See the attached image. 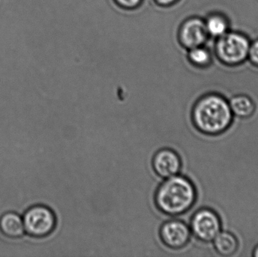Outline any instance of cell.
Returning <instances> with one entry per match:
<instances>
[{
	"label": "cell",
	"mask_w": 258,
	"mask_h": 257,
	"mask_svg": "<svg viewBox=\"0 0 258 257\" xmlns=\"http://www.w3.org/2000/svg\"><path fill=\"white\" fill-rule=\"evenodd\" d=\"M233 117L229 101L216 92L202 96L191 111V120L196 129L208 136L225 133L231 127Z\"/></svg>",
	"instance_id": "6da1fadb"
},
{
	"label": "cell",
	"mask_w": 258,
	"mask_h": 257,
	"mask_svg": "<svg viewBox=\"0 0 258 257\" xmlns=\"http://www.w3.org/2000/svg\"><path fill=\"white\" fill-rule=\"evenodd\" d=\"M197 199V190L192 181L179 174L164 179L154 194L156 208L170 217L186 214L194 206Z\"/></svg>",
	"instance_id": "7a4b0ae2"
},
{
	"label": "cell",
	"mask_w": 258,
	"mask_h": 257,
	"mask_svg": "<svg viewBox=\"0 0 258 257\" xmlns=\"http://www.w3.org/2000/svg\"><path fill=\"white\" fill-rule=\"evenodd\" d=\"M251 39L240 32L230 30L213 42L214 51L220 61L229 66L240 64L248 58Z\"/></svg>",
	"instance_id": "3957f363"
},
{
	"label": "cell",
	"mask_w": 258,
	"mask_h": 257,
	"mask_svg": "<svg viewBox=\"0 0 258 257\" xmlns=\"http://www.w3.org/2000/svg\"><path fill=\"white\" fill-rule=\"evenodd\" d=\"M22 217L25 234L31 238H46L54 232L57 226L55 214L46 205H33L24 211Z\"/></svg>",
	"instance_id": "277c9868"
},
{
	"label": "cell",
	"mask_w": 258,
	"mask_h": 257,
	"mask_svg": "<svg viewBox=\"0 0 258 257\" xmlns=\"http://www.w3.org/2000/svg\"><path fill=\"white\" fill-rule=\"evenodd\" d=\"M191 233L204 243L213 241L222 229V221L216 211L211 208H201L194 213L189 223Z\"/></svg>",
	"instance_id": "5b68a950"
},
{
	"label": "cell",
	"mask_w": 258,
	"mask_h": 257,
	"mask_svg": "<svg viewBox=\"0 0 258 257\" xmlns=\"http://www.w3.org/2000/svg\"><path fill=\"white\" fill-rule=\"evenodd\" d=\"M159 238L162 244L171 250H181L190 241V228L184 221L177 219L167 220L159 229Z\"/></svg>",
	"instance_id": "8992f818"
},
{
	"label": "cell",
	"mask_w": 258,
	"mask_h": 257,
	"mask_svg": "<svg viewBox=\"0 0 258 257\" xmlns=\"http://www.w3.org/2000/svg\"><path fill=\"white\" fill-rule=\"evenodd\" d=\"M152 167L158 177L166 179L180 174L182 168L181 158L174 149L163 148L153 155Z\"/></svg>",
	"instance_id": "52a82bcc"
},
{
	"label": "cell",
	"mask_w": 258,
	"mask_h": 257,
	"mask_svg": "<svg viewBox=\"0 0 258 257\" xmlns=\"http://www.w3.org/2000/svg\"><path fill=\"white\" fill-rule=\"evenodd\" d=\"M209 39L204 20L200 18L187 20L180 28V42L188 49L205 45Z\"/></svg>",
	"instance_id": "ba28073f"
},
{
	"label": "cell",
	"mask_w": 258,
	"mask_h": 257,
	"mask_svg": "<svg viewBox=\"0 0 258 257\" xmlns=\"http://www.w3.org/2000/svg\"><path fill=\"white\" fill-rule=\"evenodd\" d=\"M0 233L9 239H18L25 235L22 216L7 211L0 216Z\"/></svg>",
	"instance_id": "9c48e42d"
},
{
	"label": "cell",
	"mask_w": 258,
	"mask_h": 257,
	"mask_svg": "<svg viewBox=\"0 0 258 257\" xmlns=\"http://www.w3.org/2000/svg\"><path fill=\"white\" fill-rule=\"evenodd\" d=\"M228 101L233 116L239 119H249L255 113V102L248 95L236 94Z\"/></svg>",
	"instance_id": "30bf717a"
},
{
	"label": "cell",
	"mask_w": 258,
	"mask_h": 257,
	"mask_svg": "<svg viewBox=\"0 0 258 257\" xmlns=\"http://www.w3.org/2000/svg\"><path fill=\"white\" fill-rule=\"evenodd\" d=\"M204 21L208 34L212 39H218L230 30L228 19L220 12H211Z\"/></svg>",
	"instance_id": "8fae6325"
},
{
	"label": "cell",
	"mask_w": 258,
	"mask_h": 257,
	"mask_svg": "<svg viewBox=\"0 0 258 257\" xmlns=\"http://www.w3.org/2000/svg\"><path fill=\"white\" fill-rule=\"evenodd\" d=\"M214 248L222 256H231L239 249V240L228 231H221L213 240Z\"/></svg>",
	"instance_id": "7c38bea8"
},
{
	"label": "cell",
	"mask_w": 258,
	"mask_h": 257,
	"mask_svg": "<svg viewBox=\"0 0 258 257\" xmlns=\"http://www.w3.org/2000/svg\"><path fill=\"white\" fill-rule=\"evenodd\" d=\"M188 58L197 67H206L212 62V49H208L204 45L191 48L188 53Z\"/></svg>",
	"instance_id": "4fadbf2b"
},
{
	"label": "cell",
	"mask_w": 258,
	"mask_h": 257,
	"mask_svg": "<svg viewBox=\"0 0 258 257\" xmlns=\"http://www.w3.org/2000/svg\"><path fill=\"white\" fill-rule=\"evenodd\" d=\"M248 59L253 64L258 66V38L251 41Z\"/></svg>",
	"instance_id": "5bb4252c"
},
{
	"label": "cell",
	"mask_w": 258,
	"mask_h": 257,
	"mask_svg": "<svg viewBox=\"0 0 258 257\" xmlns=\"http://www.w3.org/2000/svg\"><path fill=\"white\" fill-rule=\"evenodd\" d=\"M116 2L123 7L132 9L138 6L141 3V0H116Z\"/></svg>",
	"instance_id": "9a60e30c"
},
{
	"label": "cell",
	"mask_w": 258,
	"mask_h": 257,
	"mask_svg": "<svg viewBox=\"0 0 258 257\" xmlns=\"http://www.w3.org/2000/svg\"><path fill=\"white\" fill-rule=\"evenodd\" d=\"M159 5H162V6H168V5L172 4V3H175L177 0H156Z\"/></svg>",
	"instance_id": "2e32d148"
},
{
	"label": "cell",
	"mask_w": 258,
	"mask_h": 257,
	"mask_svg": "<svg viewBox=\"0 0 258 257\" xmlns=\"http://www.w3.org/2000/svg\"><path fill=\"white\" fill-rule=\"evenodd\" d=\"M252 256L254 257H258V244L254 247L252 251Z\"/></svg>",
	"instance_id": "e0dca14e"
}]
</instances>
